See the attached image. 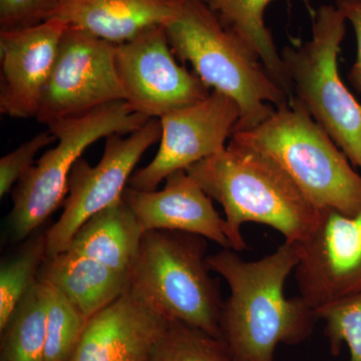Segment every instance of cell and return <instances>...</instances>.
I'll return each instance as SVG.
<instances>
[{
    "mask_svg": "<svg viewBox=\"0 0 361 361\" xmlns=\"http://www.w3.org/2000/svg\"><path fill=\"white\" fill-rule=\"evenodd\" d=\"M236 252L223 248L207 258L230 288L221 314L223 341L235 361H274L278 344L302 341L318 318L302 297L284 294L300 259L298 245L285 241L257 261L243 260Z\"/></svg>",
    "mask_w": 361,
    "mask_h": 361,
    "instance_id": "6da1fadb",
    "label": "cell"
},
{
    "mask_svg": "<svg viewBox=\"0 0 361 361\" xmlns=\"http://www.w3.org/2000/svg\"><path fill=\"white\" fill-rule=\"evenodd\" d=\"M187 173L223 207L233 250L247 249L244 223L269 226L285 241H301L314 227L320 209L270 157L229 140L224 151L198 161Z\"/></svg>",
    "mask_w": 361,
    "mask_h": 361,
    "instance_id": "7a4b0ae2",
    "label": "cell"
},
{
    "mask_svg": "<svg viewBox=\"0 0 361 361\" xmlns=\"http://www.w3.org/2000/svg\"><path fill=\"white\" fill-rule=\"evenodd\" d=\"M176 58L191 63L208 87L231 97L240 109L235 133L257 127L290 99L266 71L257 54L221 23L208 4L182 0L164 25Z\"/></svg>",
    "mask_w": 361,
    "mask_h": 361,
    "instance_id": "3957f363",
    "label": "cell"
},
{
    "mask_svg": "<svg viewBox=\"0 0 361 361\" xmlns=\"http://www.w3.org/2000/svg\"><path fill=\"white\" fill-rule=\"evenodd\" d=\"M230 140L276 161L318 209L348 216L361 212V176L294 97L257 127L234 133Z\"/></svg>",
    "mask_w": 361,
    "mask_h": 361,
    "instance_id": "277c9868",
    "label": "cell"
},
{
    "mask_svg": "<svg viewBox=\"0 0 361 361\" xmlns=\"http://www.w3.org/2000/svg\"><path fill=\"white\" fill-rule=\"evenodd\" d=\"M207 239L180 231L145 232L130 285L169 319L222 339L223 301L209 275ZM223 341V339H222Z\"/></svg>",
    "mask_w": 361,
    "mask_h": 361,
    "instance_id": "5b68a950",
    "label": "cell"
},
{
    "mask_svg": "<svg viewBox=\"0 0 361 361\" xmlns=\"http://www.w3.org/2000/svg\"><path fill=\"white\" fill-rule=\"evenodd\" d=\"M336 6H322L311 39L281 51L292 96L330 135L355 167L361 169V104L342 82L338 54L346 32Z\"/></svg>",
    "mask_w": 361,
    "mask_h": 361,
    "instance_id": "8992f818",
    "label": "cell"
},
{
    "mask_svg": "<svg viewBox=\"0 0 361 361\" xmlns=\"http://www.w3.org/2000/svg\"><path fill=\"white\" fill-rule=\"evenodd\" d=\"M149 120L122 101L49 123L47 127L58 144L42 156L11 192L8 226L13 241L28 238L65 202L71 170L90 145L110 135H129Z\"/></svg>",
    "mask_w": 361,
    "mask_h": 361,
    "instance_id": "52a82bcc",
    "label": "cell"
},
{
    "mask_svg": "<svg viewBox=\"0 0 361 361\" xmlns=\"http://www.w3.org/2000/svg\"><path fill=\"white\" fill-rule=\"evenodd\" d=\"M160 118H149L141 129L106 137L103 157L96 166L85 159L73 166L68 183V197L59 219L47 233V255L66 251L78 230L92 215L123 199L140 159L160 141Z\"/></svg>",
    "mask_w": 361,
    "mask_h": 361,
    "instance_id": "ba28073f",
    "label": "cell"
},
{
    "mask_svg": "<svg viewBox=\"0 0 361 361\" xmlns=\"http://www.w3.org/2000/svg\"><path fill=\"white\" fill-rule=\"evenodd\" d=\"M116 49L113 42L68 25L40 99L37 122L49 126L125 101Z\"/></svg>",
    "mask_w": 361,
    "mask_h": 361,
    "instance_id": "9c48e42d",
    "label": "cell"
},
{
    "mask_svg": "<svg viewBox=\"0 0 361 361\" xmlns=\"http://www.w3.org/2000/svg\"><path fill=\"white\" fill-rule=\"evenodd\" d=\"M116 66L125 102L149 118L200 102L211 92L194 71L178 63L161 25L116 44Z\"/></svg>",
    "mask_w": 361,
    "mask_h": 361,
    "instance_id": "30bf717a",
    "label": "cell"
},
{
    "mask_svg": "<svg viewBox=\"0 0 361 361\" xmlns=\"http://www.w3.org/2000/svg\"><path fill=\"white\" fill-rule=\"evenodd\" d=\"M239 120L238 104L217 90L200 102L161 116L158 152L151 163L132 175L129 186L155 191L173 173L224 151Z\"/></svg>",
    "mask_w": 361,
    "mask_h": 361,
    "instance_id": "8fae6325",
    "label": "cell"
},
{
    "mask_svg": "<svg viewBox=\"0 0 361 361\" xmlns=\"http://www.w3.org/2000/svg\"><path fill=\"white\" fill-rule=\"evenodd\" d=\"M296 243L297 284L313 310L361 292V212L320 209L314 227Z\"/></svg>",
    "mask_w": 361,
    "mask_h": 361,
    "instance_id": "7c38bea8",
    "label": "cell"
},
{
    "mask_svg": "<svg viewBox=\"0 0 361 361\" xmlns=\"http://www.w3.org/2000/svg\"><path fill=\"white\" fill-rule=\"evenodd\" d=\"M68 25L45 20L20 30H0V113L35 118Z\"/></svg>",
    "mask_w": 361,
    "mask_h": 361,
    "instance_id": "4fadbf2b",
    "label": "cell"
},
{
    "mask_svg": "<svg viewBox=\"0 0 361 361\" xmlns=\"http://www.w3.org/2000/svg\"><path fill=\"white\" fill-rule=\"evenodd\" d=\"M171 320L129 283L90 318L73 361H149Z\"/></svg>",
    "mask_w": 361,
    "mask_h": 361,
    "instance_id": "5bb4252c",
    "label": "cell"
},
{
    "mask_svg": "<svg viewBox=\"0 0 361 361\" xmlns=\"http://www.w3.org/2000/svg\"><path fill=\"white\" fill-rule=\"evenodd\" d=\"M160 191L126 188L123 199L130 207L145 232L180 231L199 235L222 248H231L226 236L225 219L213 200L186 170L169 176Z\"/></svg>",
    "mask_w": 361,
    "mask_h": 361,
    "instance_id": "9a60e30c",
    "label": "cell"
},
{
    "mask_svg": "<svg viewBox=\"0 0 361 361\" xmlns=\"http://www.w3.org/2000/svg\"><path fill=\"white\" fill-rule=\"evenodd\" d=\"M180 2L182 0H59L51 18L121 44L147 28L165 25L174 18Z\"/></svg>",
    "mask_w": 361,
    "mask_h": 361,
    "instance_id": "2e32d148",
    "label": "cell"
},
{
    "mask_svg": "<svg viewBox=\"0 0 361 361\" xmlns=\"http://www.w3.org/2000/svg\"><path fill=\"white\" fill-rule=\"evenodd\" d=\"M39 279L58 288L90 320L110 305L130 283V274L66 250L47 258Z\"/></svg>",
    "mask_w": 361,
    "mask_h": 361,
    "instance_id": "e0dca14e",
    "label": "cell"
},
{
    "mask_svg": "<svg viewBox=\"0 0 361 361\" xmlns=\"http://www.w3.org/2000/svg\"><path fill=\"white\" fill-rule=\"evenodd\" d=\"M144 234L129 204L121 199L85 221L66 250L130 274Z\"/></svg>",
    "mask_w": 361,
    "mask_h": 361,
    "instance_id": "ac0fdd59",
    "label": "cell"
},
{
    "mask_svg": "<svg viewBox=\"0 0 361 361\" xmlns=\"http://www.w3.org/2000/svg\"><path fill=\"white\" fill-rule=\"evenodd\" d=\"M273 0H210L208 6L221 23L234 32L257 54L266 71L292 99L290 82L285 71L281 54L267 26L265 11Z\"/></svg>",
    "mask_w": 361,
    "mask_h": 361,
    "instance_id": "d6986e66",
    "label": "cell"
},
{
    "mask_svg": "<svg viewBox=\"0 0 361 361\" xmlns=\"http://www.w3.org/2000/svg\"><path fill=\"white\" fill-rule=\"evenodd\" d=\"M47 296L37 280L1 330L0 361H45Z\"/></svg>",
    "mask_w": 361,
    "mask_h": 361,
    "instance_id": "ffe728a7",
    "label": "cell"
},
{
    "mask_svg": "<svg viewBox=\"0 0 361 361\" xmlns=\"http://www.w3.org/2000/svg\"><path fill=\"white\" fill-rule=\"evenodd\" d=\"M44 234L35 235L0 268V331L4 329L18 304L39 280L47 260Z\"/></svg>",
    "mask_w": 361,
    "mask_h": 361,
    "instance_id": "44dd1931",
    "label": "cell"
},
{
    "mask_svg": "<svg viewBox=\"0 0 361 361\" xmlns=\"http://www.w3.org/2000/svg\"><path fill=\"white\" fill-rule=\"evenodd\" d=\"M42 281L47 296L45 361H73L89 320L54 285Z\"/></svg>",
    "mask_w": 361,
    "mask_h": 361,
    "instance_id": "7402d4cb",
    "label": "cell"
},
{
    "mask_svg": "<svg viewBox=\"0 0 361 361\" xmlns=\"http://www.w3.org/2000/svg\"><path fill=\"white\" fill-rule=\"evenodd\" d=\"M149 361H235L225 342L203 330L171 320Z\"/></svg>",
    "mask_w": 361,
    "mask_h": 361,
    "instance_id": "603a6c76",
    "label": "cell"
},
{
    "mask_svg": "<svg viewBox=\"0 0 361 361\" xmlns=\"http://www.w3.org/2000/svg\"><path fill=\"white\" fill-rule=\"evenodd\" d=\"M315 311L326 324L332 351L337 353L341 344H346L350 361H361V292Z\"/></svg>",
    "mask_w": 361,
    "mask_h": 361,
    "instance_id": "cb8c5ba5",
    "label": "cell"
},
{
    "mask_svg": "<svg viewBox=\"0 0 361 361\" xmlns=\"http://www.w3.org/2000/svg\"><path fill=\"white\" fill-rule=\"evenodd\" d=\"M56 141V135L51 130L35 135L11 153L2 157L0 160V197L4 198L13 191L18 182L35 166V158L37 153Z\"/></svg>",
    "mask_w": 361,
    "mask_h": 361,
    "instance_id": "d4e9b609",
    "label": "cell"
},
{
    "mask_svg": "<svg viewBox=\"0 0 361 361\" xmlns=\"http://www.w3.org/2000/svg\"><path fill=\"white\" fill-rule=\"evenodd\" d=\"M59 0H0V30H20L49 20Z\"/></svg>",
    "mask_w": 361,
    "mask_h": 361,
    "instance_id": "484cf974",
    "label": "cell"
},
{
    "mask_svg": "<svg viewBox=\"0 0 361 361\" xmlns=\"http://www.w3.org/2000/svg\"><path fill=\"white\" fill-rule=\"evenodd\" d=\"M336 6L355 30L357 52L355 63L349 71L348 80L356 92L361 94V0H336Z\"/></svg>",
    "mask_w": 361,
    "mask_h": 361,
    "instance_id": "4316f807",
    "label": "cell"
},
{
    "mask_svg": "<svg viewBox=\"0 0 361 361\" xmlns=\"http://www.w3.org/2000/svg\"><path fill=\"white\" fill-rule=\"evenodd\" d=\"M199 1L205 2V4H209V1H210V0H199Z\"/></svg>",
    "mask_w": 361,
    "mask_h": 361,
    "instance_id": "83f0119b",
    "label": "cell"
}]
</instances>
